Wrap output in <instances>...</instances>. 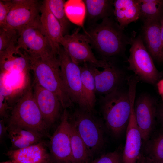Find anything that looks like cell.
<instances>
[{"label":"cell","mask_w":163,"mask_h":163,"mask_svg":"<svg viewBox=\"0 0 163 163\" xmlns=\"http://www.w3.org/2000/svg\"><path fill=\"white\" fill-rule=\"evenodd\" d=\"M130 45L128 69L133 71L138 78L143 81L152 84L156 83L161 77V74L156 69L141 35L133 36Z\"/></svg>","instance_id":"cell-6"},{"label":"cell","mask_w":163,"mask_h":163,"mask_svg":"<svg viewBox=\"0 0 163 163\" xmlns=\"http://www.w3.org/2000/svg\"><path fill=\"white\" fill-rule=\"evenodd\" d=\"M88 64L94 78L96 93L104 95L120 88L123 79V73L111 62L101 70Z\"/></svg>","instance_id":"cell-15"},{"label":"cell","mask_w":163,"mask_h":163,"mask_svg":"<svg viewBox=\"0 0 163 163\" xmlns=\"http://www.w3.org/2000/svg\"><path fill=\"white\" fill-rule=\"evenodd\" d=\"M113 5L115 19L123 29L139 18L138 0H115Z\"/></svg>","instance_id":"cell-21"},{"label":"cell","mask_w":163,"mask_h":163,"mask_svg":"<svg viewBox=\"0 0 163 163\" xmlns=\"http://www.w3.org/2000/svg\"><path fill=\"white\" fill-rule=\"evenodd\" d=\"M65 12L69 21L82 28L85 34L87 33L84 27L86 15L85 3L82 0H68L64 5Z\"/></svg>","instance_id":"cell-26"},{"label":"cell","mask_w":163,"mask_h":163,"mask_svg":"<svg viewBox=\"0 0 163 163\" xmlns=\"http://www.w3.org/2000/svg\"><path fill=\"white\" fill-rule=\"evenodd\" d=\"M161 20H148L144 22L141 36L144 45L152 58L163 62V44L161 32Z\"/></svg>","instance_id":"cell-18"},{"label":"cell","mask_w":163,"mask_h":163,"mask_svg":"<svg viewBox=\"0 0 163 163\" xmlns=\"http://www.w3.org/2000/svg\"><path fill=\"white\" fill-rule=\"evenodd\" d=\"M69 113L63 109L60 123L47 142L53 163H73L69 120Z\"/></svg>","instance_id":"cell-10"},{"label":"cell","mask_w":163,"mask_h":163,"mask_svg":"<svg viewBox=\"0 0 163 163\" xmlns=\"http://www.w3.org/2000/svg\"><path fill=\"white\" fill-rule=\"evenodd\" d=\"M88 19L93 24L99 20L114 15V1L111 0H85Z\"/></svg>","instance_id":"cell-22"},{"label":"cell","mask_w":163,"mask_h":163,"mask_svg":"<svg viewBox=\"0 0 163 163\" xmlns=\"http://www.w3.org/2000/svg\"><path fill=\"white\" fill-rule=\"evenodd\" d=\"M80 67L83 95L87 110L94 112L96 101L94 78L88 63H85Z\"/></svg>","instance_id":"cell-24"},{"label":"cell","mask_w":163,"mask_h":163,"mask_svg":"<svg viewBox=\"0 0 163 163\" xmlns=\"http://www.w3.org/2000/svg\"><path fill=\"white\" fill-rule=\"evenodd\" d=\"M139 18L143 21L161 20L163 17V0H138Z\"/></svg>","instance_id":"cell-27"},{"label":"cell","mask_w":163,"mask_h":163,"mask_svg":"<svg viewBox=\"0 0 163 163\" xmlns=\"http://www.w3.org/2000/svg\"><path fill=\"white\" fill-rule=\"evenodd\" d=\"M25 55L29 61L30 69L34 74V82L55 94L63 109L72 108L74 103L63 82L57 56L53 53L43 57L32 58Z\"/></svg>","instance_id":"cell-2"},{"label":"cell","mask_w":163,"mask_h":163,"mask_svg":"<svg viewBox=\"0 0 163 163\" xmlns=\"http://www.w3.org/2000/svg\"><path fill=\"white\" fill-rule=\"evenodd\" d=\"M17 47L32 58L43 57L51 53L48 41L42 28L40 18L18 31Z\"/></svg>","instance_id":"cell-9"},{"label":"cell","mask_w":163,"mask_h":163,"mask_svg":"<svg viewBox=\"0 0 163 163\" xmlns=\"http://www.w3.org/2000/svg\"><path fill=\"white\" fill-rule=\"evenodd\" d=\"M157 106L155 100L146 94L141 95L135 101V116L144 142L151 137L153 131Z\"/></svg>","instance_id":"cell-12"},{"label":"cell","mask_w":163,"mask_h":163,"mask_svg":"<svg viewBox=\"0 0 163 163\" xmlns=\"http://www.w3.org/2000/svg\"><path fill=\"white\" fill-rule=\"evenodd\" d=\"M62 79L71 100L87 110L83 97L80 66L74 62L61 46L58 54Z\"/></svg>","instance_id":"cell-8"},{"label":"cell","mask_w":163,"mask_h":163,"mask_svg":"<svg viewBox=\"0 0 163 163\" xmlns=\"http://www.w3.org/2000/svg\"><path fill=\"white\" fill-rule=\"evenodd\" d=\"M0 163H14L11 160H10L9 161H3L0 162Z\"/></svg>","instance_id":"cell-39"},{"label":"cell","mask_w":163,"mask_h":163,"mask_svg":"<svg viewBox=\"0 0 163 163\" xmlns=\"http://www.w3.org/2000/svg\"><path fill=\"white\" fill-rule=\"evenodd\" d=\"M7 131V126H5L4 120L1 119L0 121V140L1 142L5 135Z\"/></svg>","instance_id":"cell-35"},{"label":"cell","mask_w":163,"mask_h":163,"mask_svg":"<svg viewBox=\"0 0 163 163\" xmlns=\"http://www.w3.org/2000/svg\"><path fill=\"white\" fill-rule=\"evenodd\" d=\"M12 107L9 105L7 100L3 96L0 94V116L1 119L4 120L8 119L10 115L8 113V110H11Z\"/></svg>","instance_id":"cell-33"},{"label":"cell","mask_w":163,"mask_h":163,"mask_svg":"<svg viewBox=\"0 0 163 163\" xmlns=\"http://www.w3.org/2000/svg\"><path fill=\"white\" fill-rule=\"evenodd\" d=\"M12 5V0H0V28L6 27L7 17Z\"/></svg>","instance_id":"cell-32"},{"label":"cell","mask_w":163,"mask_h":163,"mask_svg":"<svg viewBox=\"0 0 163 163\" xmlns=\"http://www.w3.org/2000/svg\"><path fill=\"white\" fill-rule=\"evenodd\" d=\"M81 27L76 29L70 34L64 35L60 45L72 60L79 65L81 63H87L97 68H104L110 62L97 59L92 51L88 37L79 32Z\"/></svg>","instance_id":"cell-7"},{"label":"cell","mask_w":163,"mask_h":163,"mask_svg":"<svg viewBox=\"0 0 163 163\" xmlns=\"http://www.w3.org/2000/svg\"><path fill=\"white\" fill-rule=\"evenodd\" d=\"M144 143L145 157L154 163L163 161V133L151 137Z\"/></svg>","instance_id":"cell-28"},{"label":"cell","mask_w":163,"mask_h":163,"mask_svg":"<svg viewBox=\"0 0 163 163\" xmlns=\"http://www.w3.org/2000/svg\"><path fill=\"white\" fill-rule=\"evenodd\" d=\"M101 110L105 124L115 137L126 130L131 110V99L129 91L120 87L102 96L100 99Z\"/></svg>","instance_id":"cell-4"},{"label":"cell","mask_w":163,"mask_h":163,"mask_svg":"<svg viewBox=\"0 0 163 163\" xmlns=\"http://www.w3.org/2000/svg\"><path fill=\"white\" fill-rule=\"evenodd\" d=\"M6 28L18 31L40 18V4L36 0H13Z\"/></svg>","instance_id":"cell-11"},{"label":"cell","mask_w":163,"mask_h":163,"mask_svg":"<svg viewBox=\"0 0 163 163\" xmlns=\"http://www.w3.org/2000/svg\"><path fill=\"white\" fill-rule=\"evenodd\" d=\"M33 95L35 101L48 127L52 126L61 115V103L53 92L33 83Z\"/></svg>","instance_id":"cell-13"},{"label":"cell","mask_w":163,"mask_h":163,"mask_svg":"<svg viewBox=\"0 0 163 163\" xmlns=\"http://www.w3.org/2000/svg\"><path fill=\"white\" fill-rule=\"evenodd\" d=\"M7 126H14L31 131L43 138H49V127L34 98L29 86L12 107Z\"/></svg>","instance_id":"cell-3"},{"label":"cell","mask_w":163,"mask_h":163,"mask_svg":"<svg viewBox=\"0 0 163 163\" xmlns=\"http://www.w3.org/2000/svg\"><path fill=\"white\" fill-rule=\"evenodd\" d=\"M40 10L42 28L48 41L52 52L57 56L61 47L60 43L64 36L63 29L49 10L46 0L41 4Z\"/></svg>","instance_id":"cell-16"},{"label":"cell","mask_w":163,"mask_h":163,"mask_svg":"<svg viewBox=\"0 0 163 163\" xmlns=\"http://www.w3.org/2000/svg\"><path fill=\"white\" fill-rule=\"evenodd\" d=\"M91 163H122V153L118 150L107 153L95 159Z\"/></svg>","instance_id":"cell-31"},{"label":"cell","mask_w":163,"mask_h":163,"mask_svg":"<svg viewBox=\"0 0 163 163\" xmlns=\"http://www.w3.org/2000/svg\"><path fill=\"white\" fill-rule=\"evenodd\" d=\"M48 7L51 12L59 23L64 34L69 25V21L66 15L64 0H46Z\"/></svg>","instance_id":"cell-29"},{"label":"cell","mask_w":163,"mask_h":163,"mask_svg":"<svg viewBox=\"0 0 163 163\" xmlns=\"http://www.w3.org/2000/svg\"><path fill=\"white\" fill-rule=\"evenodd\" d=\"M6 155L14 163H53L44 140L26 148L11 149Z\"/></svg>","instance_id":"cell-17"},{"label":"cell","mask_w":163,"mask_h":163,"mask_svg":"<svg viewBox=\"0 0 163 163\" xmlns=\"http://www.w3.org/2000/svg\"><path fill=\"white\" fill-rule=\"evenodd\" d=\"M28 72L5 73L0 72V92L13 98L19 96L30 86Z\"/></svg>","instance_id":"cell-20"},{"label":"cell","mask_w":163,"mask_h":163,"mask_svg":"<svg viewBox=\"0 0 163 163\" xmlns=\"http://www.w3.org/2000/svg\"><path fill=\"white\" fill-rule=\"evenodd\" d=\"M7 127L13 148L12 149L26 148L43 140L42 137L30 130L16 126Z\"/></svg>","instance_id":"cell-23"},{"label":"cell","mask_w":163,"mask_h":163,"mask_svg":"<svg viewBox=\"0 0 163 163\" xmlns=\"http://www.w3.org/2000/svg\"><path fill=\"white\" fill-rule=\"evenodd\" d=\"M124 29L111 17H107L93 24L85 34L101 55L110 57L123 52L130 44L131 38L128 37Z\"/></svg>","instance_id":"cell-1"},{"label":"cell","mask_w":163,"mask_h":163,"mask_svg":"<svg viewBox=\"0 0 163 163\" xmlns=\"http://www.w3.org/2000/svg\"><path fill=\"white\" fill-rule=\"evenodd\" d=\"M71 150L73 163H88L92 157L74 125L69 120Z\"/></svg>","instance_id":"cell-25"},{"label":"cell","mask_w":163,"mask_h":163,"mask_svg":"<svg viewBox=\"0 0 163 163\" xmlns=\"http://www.w3.org/2000/svg\"><path fill=\"white\" fill-rule=\"evenodd\" d=\"M135 94H131V110L129 123L126 130V140L122 153V163H137L141 155L142 140L137 126L134 112Z\"/></svg>","instance_id":"cell-14"},{"label":"cell","mask_w":163,"mask_h":163,"mask_svg":"<svg viewBox=\"0 0 163 163\" xmlns=\"http://www.w3.org/2000/svg\"><path fill=\"white\" fill-rule=\"evenodd\" d=\"M18 37L17 30L7 28H0V52L16 44Z\"/></svg>","instance_id":"cell-30"},{"label":"cell","mask_w":163,"mask_h":163,"mask_svg":"<svg viewBox=\"0 0 163 163\" xmlns=\"http://www.w3.org/2000/svg\"><path fill=\"white\" fill-rule=\"evenodd\" d=\"M93 113L78 107L69 116L92 157L102 148L105 140L103 123Z\"/></svg>","instance_id":"cell-5"},{"label":"cell","mask_w":163,"mask_h":163,"mask_svg":"<svg viewBox=\"0 0 163 163\" xmlns=\"http://www.w3.org/2000/svg\"><path fill=\"white\" fill-rule=\"evenodd\" d=\"M156 118L159 120L163 128V103L157 106Z\"/></svg>","instance_id":"cell-34"},{"label":"cell","mask_w":163,"mask_h":163,"mask_svg":"<svg viewBox=\"0 0 163 163\" xmlns=\"http://www.w3.org/2000/svg\"><path fill=\"white\" fill-rule=\"evenodd\" d=\"M161 34L163 44V17L161 21Z\"/></svg>","instance_id":"cell-38"},{"label":"cell","mask_w":163,"mask_h":163,"mask_svg":"<svg viewBox=\"0 0 163 163\" xmlns=\"http://www.w3.org/2000/svg\"><path fill=\"white\" fill-rule=\"evenodd\" d=\"M157 86L158 92L163 101V79L158 82Z\"/></svg>","instance_id":"cell-36"},{"label":"cell","mask_w":163,"mask_h":163,"mask_svg":"<svg viewBox=\"0 0 163 163\" xmlns=\"http://www.w3.org/2000/svg\"><path fill=\"white\" fill-rule=\"evenodd\" d=\"M137 163H153L150 160L145 157H144L141 154Z\"/></svg>","instance_id":"cell-37"},{"label":"cell","mask_w":163,"mask_h":163,"mask_svg":"<svg viewBox=\"0 0 163 163\" xmlns=\"http://www.w3.org/2000/svg\"><path fill=\"white\" fill-rule=\"evenodd\" d=\"M0 72L5 73L28 72L29 61L16 46L12 45L0 52Z\"/></svg>","instance_id":"cell-19"}]
</instances>
